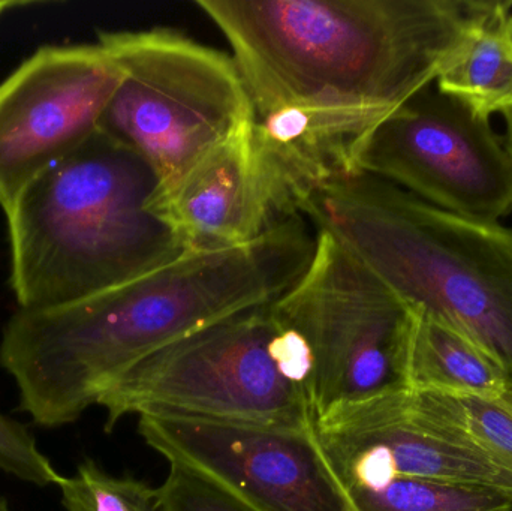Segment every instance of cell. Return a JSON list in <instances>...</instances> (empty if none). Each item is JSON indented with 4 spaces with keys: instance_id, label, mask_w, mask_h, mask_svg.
I'll use <instances>...</instances> for the list:
<instances>
[{
    "instance_id": "obj_1",
    "label": "cell",
    "mask_w": 512,
    "mask_h": 511,
    "mask_svg": "<svg viewBox=\"0 0 512 511\" xmlns=\"http://www.w3.org/2000/svg\"><path fill=\"white\" fill-rule=\"evenodd\" d=\"M309 225L291 218L249 245L183 254L66 305L18 309L3 329L0 366L17 383L21 410L44 428L74 423L156 351L276 302L315 254Z\"/></svg>"
},
{
    "instance_id": "obj_2",
    "label": "cell",
    "mask_w": 512,
    "mask_h": 511,
    "mask_svg": "<svg viewBox=\"0 0 512 511\" xmlns=\"http://www.w3.org/2000/svg\"><path fill=\"white\" fill-rule=\"evenodd\" d=\"M254 113L381 123L465 50L496 0H197Z\"/></svg>"
},
{
    "instance_id": "obj_3",
    "label": "cell",
    "mask_w": 512,
    "mask_h": 511,
    "mask_svg": "<svg viewBox=\"0 0 512 511\" xmlns=\"http://www.w3.org/2000/svg\"><path fill=\"white\" fill-rule=\"evenodd\" d=\"M303 218L415 311L474 339L512 387V230L445 212L366 176L322 185Z\"/></svg>"
},
{
    "instance_id": "obj_4",
    "label": "cell",
    "mask_w": 512,
    "mask_h": 511,
    "mask_svg": "<svg viewBox=\"0 0 512 511\" xmlns=\"http://www.w3.org/2000/svg\"><path fill=\"white\" fill-rule=\"evenodd\" d=\"M156 191L149 165L101 131L39 174L5 212L20 309L66 305L186 254L150 207Z\"/></svg>"
},
{
    "instance_id": "obj_5",
    "label": "cell",
    "mask_w": 512,
    "mask_h": 511,
    "mask_svg": "<svg viewBox=\"0 0 512 511\" xmlns=\"http://www.w3.org/2000/svg\"><path fill=\"white\" fill-rule=\"evenodd\" d=\"M273 303L204 327L129 369L96 402L107 411V431L131 414L313 428L309 347Z\"/></svg>"
},
{
    "instance_id": "obj_6",
    "label": "cell",
    "mask_w": 512,
    "mask_h": 511,
    "mask_svg": "<svg viewBox=\"0 0 512 511\" xmlns=\"http://www.w3.org/2000/svg\"><path fill=\"white\" fill-rule=\"evenodd\" d=\"M120 81L99 131L140 156L158 192L254 120L233 57L171 29L99 32Z\"/></svg>"
},
{
    "instance_id": "obj_7",
    "label": "cell",
    "mask_w": 512,
    "mask_h": 511,
    "mask_svg": "<svg viewBox=\"0 0 512 511\" xmlns=\"http://www.w3.org/2000/svg\"><path fill=\"white\" fill-rule=\"evenodd\" d=\"M315 254L273 303L310 351L316 420L346 405L409 389L414 311L333 237L316 231Z\"/></svg>"
},
{
    "instance_id": "obj_8",
    "label": "cell",
    "mask_w": 512,
    "mask_h": 511,
    "mask_svg": "<svg viewBox=\"0 0 512 511\" xmlns=\"http://www.w3.org/2000/svg\"><path fill=\"white\" fill-rule=\"evenodd\" d=\"M355 173L384 180L430 206L480 221L512 213V161L490 120L421 89L361 143Z\"/></svg>"
},
{
    "instance_id": "obj_9",
    "label": "cell",
    "mask_w": 512,
    "mask_h": 511,
    "mask_svg": "<svg viewBox=\"0 0 512 511\" xmlns=\"http://www.w3.org/2000/svg\"><path fill=\"white\" fill-rule=\"evenodd\" d=\"M138 434L170 464L206 477L255 511H355L315 426L274 428L140 416Z\"/></svg>"
},
{
    "instance_id": "obj_10",
    "label": "cell",
    "mask_w": 512,
    "mask_h": 511,
    "mask_svg": "<svg viewBox=\"0 0 512 511\" xmlns=\"http://www.w3.org/2000/svg\"><path fill=\"white\" fill-rule=\"evenodd\" d=\"M120 81L95 44L42 45L0 83V207L99 131Z\"/></svg>"
},
{
    "instance_id": "obj_11",
    "label": "cell",
    "mask_w": 512,
    "mask_h": 511,
    "mask_svg": "<svg viewBox=\"0 0 512 511\" xmlns=\"http://www.w3.org/2000/svg\"><path fill=\"white\" fill-rule=\"evenodd\" d=\"M315 431L346 491L423 479L495 489L512 498V473L421 410L411 389L339 408L316 420Z\"/></svg>"
},
{
    "instance_id": "obj_12",
    "label": "cell",
    "mask_w": 512,
    "mask_h": 511,
    "mask_svg": "<svg viewBox=\"0 0 512 511\" xmlns=\"http://www.w3.org/2000/svg\"><path fill=\"white\" fill-rule=\"evenodd\" d=\"M252 123L153 197L150 207L186 254L249 245L288 221L256 152Z\"/></svg>"
},
{
    "instance_id": "obj_13",
    "label": "cell",
    "mask_w": 512,
    "mask_h": 511,
    "mask_svg": "<svg viewBox=\"0 0 512 511\" xmlns=\"http://www.w3.org/2000/svg\"><path fill=\"white\" fill-rule=\"evenodd\" d=\"M412 311L409 389L460 395H507L511 389L507 374L474 339L438 318Z\"/></svg>"
},
{
    "instance_id": "obj_14",
    "label": "cell",
    "mask_w": 512,
    "mask_h": 511,
    "mask_svg": "<svg viewBox=\"0 0 512 511\" xmlns=\"http://www.w3.org/2000/svg\"><path fill=\"white\" fill-rule=\"evenodd\" d=\"M435 84L483 119L512 113V2L496 0L465 50Z\"/></svg>"
},
{
    "instance_id": "obj_15",
    "label": "cell",
    "mask_w": 512,
    "mask_h": 511,
    "mask_svg": "<svg viewBox=\"0 0 512 511\" xmlns=\"http://www.w3.org/2000/svg\"><path fill=\"white\" fill-rule=\"evenodd\" d=\"M415 404L512 473V404L505 396L411 389Z\"/></svg>"
},
{
    "instance_id": "obj_16",
    "label": "cell",
    "mask_w": 512,
    "mask_h": 511,
    "mask_svg": "<svg viewBox=\"0 0 512 511\" xmlns=\"http://www.w3.org/2000/svg\"><path fill=\"white\" fill-rule=\"evenodd\" d=\"M355 511H512L495 489L423 479H397L376 489H348Z\"/></svg>"
},
{
    "instance_id": "obj_17",
    "label": "cell",
    "mask_w": 512,
    "mask_h": 511,
    "mask_svg": "<svg viewBox=\"0 0 512 511\" xmlns=\"http://www.w3.org/2000/svg\"><path fill=\"white\" fill-rule=\"evenodd\" d=\"M66 511H158L156 489L134 477H113L87 461L59 482Z\"/></svg>"
},
{
    "instance_id": "obj_18",
    "label": "cell",
    "mask_w": 512,
    "mask_h": 511,
    "mask_svg": "<svg viewBox=\"0 0 512 511\" xmlns=\"http://www.w3.org/2000/svg\"><path fill=\"white\" fill-rule=\"evenodd\" d=\"M156 497L158 511H255L206 477L177 464H170Z\"/></svg>"
},
{
    "instance_id": "obj_19",
    "label": "cell",
    "mask_w": 512,
    "mask_h": 511,
    "mask_svg": "<svg viewBox=\"0 0 512 511\" xmlns=\"http://www.w3.org/2000/svg\"><path fill=\"white\" fill-rule=\"evenodd\" d=\"M0 470L36 486L59 485L62 476L36 446L35 438L0 413Z\"/></svg>"
},
{
    "instance_id": "obj_20",
    "label": "cell",
    "mask_w": 512,
    "mask_h": 511,
    "mask_svg": "<svg viewBox=\"0 0 512 511\" xmlns=\"http://www.w3.org/2000/svg\"><path fill=\"white\" fill-rule=\"evenodd\" d=\"M504 117L505 122H507V135H505L504 144L512 161V113L507 114V116Z\"/></svg>"
},
{
    "instance_id": "obj_21",
    "label": "cell",
    "mask_w": 512,
    "mask_h": 511,
    "mask_svg": "<svg viewBox=\"0 0 512 511\" xmlns=\"http://www.w3.org/2000/svg\"><path fill=\"white\" fill-rule=\"evenodd\" d=\"M32 5V2H17V0H0V17L6 11L12 8H21V6Z\"/></svg>"
},
{
    "instance_id": "obj_22",
    "label": "cell",
    "mask_w": 512,
    "mask_h": 511,
    "mask_svg": "<svg viewBox=\"0 0 512 511\" xmlns=\"http://www.w3.org/2000/svg\"><path fill=\"white\" fill-rule=\"evenodd\" d=\"M0 511H9L8 504H6V501L3 500V498H0Z\"/></svg>"
},
{
    "instance_id": "obj_23",
    "label": "cell",
    "mask_w": 512,
    "mask_h": 511,
    "mask_svg": "<svg viewBox=\"0 0 512 511\" xmlns=\"http://www.w3.org/2000/svg\"><path fill=\"white\" fill-rule=\"evenodd\" d=\"M507 398H508V401H510V402H511V404H512V387H511V389H510V390H508Z\"/></svg>"
}]
</instances>
